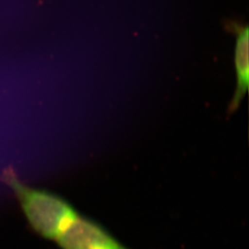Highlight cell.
<instances>
[{"label":"cell","mask_w":249,"mask_h":249,"mask_svg":"<svg viewBox=\"0 0 249 249\" xmlns=\"http://www.w3.org/2000/svg\"><path fill=\"white\" fill-rule=\"evenodd\" d=\"M56 241L63 249H128L98 223L80 216Z\"/></svg>","instance_id":"2"},{"label":"cell","mask_w":249,"mask_h":249,"mask_svg":"<svg viewBox=\"0 0 249 249\" xmlns=\"http://www.w3.org/2000/svg\"><path fill=\"white\" fill-rule=\"evenodd\" d=\"M1 178L18 198L31 226L41 236L56 240L79 218L76 210L64 198L26 186L14 170H5Z\"/></svg>","instance_id":"1"},{"label":"cell","mask_w":249,"mask_h":249,"mask_svg":"<svg viewBox=\"0 0 249 249\" xmlns=\"http://www.w3.org/2000/svg\"><path fill=\"white\" fill-rule=\"evenodd\" d=\"M231 29L235 33L234 66L236 73V88L232 96L229 112L233 113L240 106L249 88V27L237 23H231Z\"/></svg>","instance_id":"3"}]
</instances>
